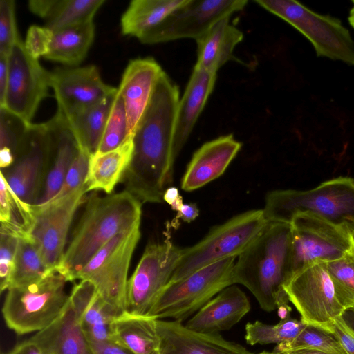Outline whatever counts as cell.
Segmentation results:
<instances>
[{
  "instance_id": "1",
  "label": "cell",
  "mask_w": 354,
  "mask_h": 354,
  "mask_svg": "<svg viewBox=\"0 0 354 354\" xmlns=\"http://www.w3.org/2000/svg\"><path fill=\"white\" fill-rule=\"evenodd\" d=\"M178 86L163 71L132 135L133 151L122 180L141 203H161L173 181Z\"/></svg>"
},
{
  "instance_id": "2",
  "label": "cell",
  "mask_w": 354,
  "mask_h": 354,
  "mask_svg": "<svg viewBox=\"0 0 354 354\" xmlns=\"http://www.w3.org/2000/svg\"><path fill=\"white\" fill-rule=\"evenodd\" d=\"M239 257L234 283L246 287L261 309L271 312L289 302L284 286L292 276L290 224L268 222Z\"/></svg>"
},
{
  "instance_id": "3",
  "label": "cell",
  "mask_w": 354,
  "mask_h": 354,
  "mask_svg": "<svg viewBox=\"0 0 354 354\" xmlns=\"http://www.w3.org/2000/svg\"><path fill=\"white\" fill-rule=\"evenodd\" d=\"M141 213V202L126 190L103 197L91 195L56 271L67 281L77 279L110 239L140 224Z\"/></svg>"
},
{
  "instance_id": "4",
  "label": "cell",
  "mask_w": 354,
  "mask_h": 354,
  "mask_svg": "<svg viewBox=\"0 0 354 354\" xmlns=\"http://www.w3.org/2000/svg\"><path fill=\"white\" fill-rule=\"evenodd\" d=\"M263 212L269 223L288 224L296 215L313 214L351 234L354 231V178L337 177L308 190L272 191L266 196Z\"/></svg>"
},
{
  "instance_id": "5",
  "label": "cell",
  "mask_w": 354,
  "mask_h": 354,
  "mask_svg": "<svg viewBox=\"0 0 354 354\" xmlns=\"http://www.w3.org/2000/svg\"><path fill=\"white\" fill-rule=\"evenodd\" d=\"M67 280L55 271L37 281L7 290L2 313L8 327L18 335L39 332L63 312L69 295Z\"/></svg>"
},
{
  "instance_id": "6",
  "label": "cell",
  "mask_w": 354,
  "mask_h": 354,
  "mask_svg": "<svg viewBox=\"0 0 354 354\" xmlns=\"http://www.w3.org/2000/svg\"><path fill=\"white\" fill-rule=\"evenodd\" d=\"M235 260L236 257L227 258L169 281L146 315L156 319L183 322L223 289L234 284Z\"/></svg>"
},
{
  "instance_id": "7",
  "label": "cell",
  "mask_w": 354,
  "mask_h": 354,
  "mask_svg": "<svg viewBox=\"0 0 354 354\" xmlns=\"http://www.w3.org/2000/svg\"><path fill=\"white\" fill-rule=\"evenodd\" d=\"M268 222L263 209L239 214L214 227L199 242L182 249L169 281H174L218 261L241 254L259 236Z\"/></svg>"
},
{
  "instance_id": "8",
  "label": "cell",
  "mask_w": 354,
  "mask_h": 354,
  "mask_svg": "<svg viewBox=\"0 0 354 354\" xmlns=\"http://www.w3.org/2000/svg\"><path fill=\"white\" fill-rule=\"evenodd\" d=\"M303 34L319 57L354 65V41L339 19L318 14L294 0H256Z\"/></svg>"
},
{
  "instance_id": "9",
  "label": "cell",
  "mask_w": 354,
  "mask_h": 354,
  "mask_svg": "<svg viewBox=\"0 0 354 354\" xmlns=\"http://www.w3.org/2000/svg\"><path fill=\"white\" fill-rule=\"evenodd\" d=\"M140 238V225L118 234L100 249L77 277V279L93 282L102 297L120 313L127 310L128 270Z\"/></svg>"
},
{
  "instance_id": "10",
  "label": "cell",
  "mask_w": 354,
  "mask_h": 354,
  "mask_svg": "<svg viewBox=\"0 0 354 354\" xmlns=\"http://www.w3.org/2000/svg\"><path fill=\"white\" fill-rule=\"evenodd\" d=\"M284 290L303 322L330 333L334 319L345 311L325 263L309 266L293 274Z\"/></svg>"
},
{
  "instance_id": "11",
  "label": "cell",
  "mask_w": 354,
  "mask_h": 354,
  "mask_svg": "<svg viewBox=\"0 0 354 354\" xmlns=\"http://www.w3.org/2000/svg\"><path fill=\"white\" fill-rule=\"evenodd\" d=\"M290 225L292 275L309 266L338 259L353 247L351 232L317 216L296 215Z\"/></svg>"
},
{
  "instance_id": "12",
  "label": "cell",
  "mask_w": 354,
  "mask_h": 354,
  "mask_svg": "<svg viewBox=\"0 0 354 354\" xmlns=\"http://www.w3.org/2000/svg\"><path fill=\"white\" fill-rule=\"evenodd\" d=\"M182 254V249L169 238L149 243L128 280L127 311L146 315L169 282Z\"/></svg>"
},
{
  "instance_id": "13",
  "label": "cell",
  "mask_w": 354,
  "mask_h": 354,
  "mask_svg": "<svg viewBox=\"0 0 354 354\" xmlns=\"http://www.w3.org/2000/svg\"><path fill=\"white\" fill-rule=\"evenodd\" d=\"M50 71L26 50L20 40L8 55V81L4 107L28 123H32L41 102L48 95Z\"/></svg>"
},
{
  "instance_id": "14",
  "label": "cell",
  "mask_w": 354,
  "mask_h": 354,
  "mask_svg": "<svg viewBox=\"0 0 354 354\" xmlns=\"http://www.w3.org/2000/svg\"><path fill=\"white\" fill-rule=\"evenodd\" d=\"M246 0H185L139 41L156 44L179 39L197 40L219 19L242 10Z\"/></svg>"
},
{
  "instance_id": "15",
  "label": "cell",
  "mask_w": 354,
  "mask_h": 354,
  "mask_svg": "<svg viewBox=\"0 0 354 354\" xmlns=\"http://www.w3.org/2000/svg\"><path fill=\"white\" fill-rule=\"evenodd\" d=\"M52 136L48 122L30 123L19 145L14 163L3 174L6 180L24 203L33 205L39 198L44 171L49 165Z\"/></svg>"
},
{
  "instance_id": "16",
  "label": "cell",
  "mask_w": 354,
  "mask_h": 354,
  "mask_svg": "<svg viewBox=\"0 0 354 354\" xmlns=\"http://www.w3.org/2000/svg\"><path fill=\"white\" fill-rule=\"evenodd\" d=\"M86 185L43 206L32 205L33 221L29 237L48 269L56 271L64 254L68 232L76 210L86 199Z\"/></svg>"
},
{
  "instance_id": "17",
  "label": "cell",
  "mask_w": 354,
  "mask_h": 354,
  "mask_svg": "<svg viewBox=\"0 0 354 354\" xmlns=\"http://www.w3.org/2000/svg\"><path fill=\"white\" fill-rule=\"evenodd\" d=\"M57 111L67 118L101 102L118 88L106 84L95 65L59 67L50 71Z\"/></svg>"
},
{
  "instance_id": "18",
  "label": "cell",
  "mask_w": 354,
  "mask_h": 354,
  "mask_svg": "<svg viewBox=\"0 0 354 354\" xmlns=\"http://www.w3.org/2000/svg\"><path fill=\"white\" fill-rule=\"evenodd\" d=\"M160 354H254L218 333L194 331L183 322L157 319Z\"/></svg>"
},
{
  "instance_id": "19",
  "label": "cell",
  "mask_w": 354,
  "mask_h": 354,
  "mask_svg": "<svg viewBox=\"0 0 354 354\" xmlns=\"http://www.w3.org/2000/svg\"><path fill=\"white\" fill-rule=\"evenodd\" d=\"M163 71L151 57L132 59L124 69L118 89L124 100L130 136L145 113Z\"/></svg>"
},
{
  "instance_id": "20",
  "label": "cell",
  "mask_w": 354,
  "mask_h": 354,
  "mask_svg": "<svg viewBox=\"0 0 354 354\" xmlns=\"http://www.w3.org/2000/svg\"><path fill=\"white\" fill-rule=\"evenodd\" d=\"M232 134L203 144L193 155L182 178L181 187L190 192L221 176L241 148Z\"/></svg>"
},
{
  "instance_id": "21",
  "label": "cell",
  "mask_w": 354,
  "mask_h": 354,
  "mask_svg": "<svg viewBox=\"0 0 354 354\" xmlns=\"http://www.w3.org/2000/svg\"><path fill=\"white\" fill-rule=\"evenodd\" d=\"M245 292L238 286H230L200 308L185 324L202 333H218L239 322L250 310Z\"/></svg>"
},
{
  "instance_id": "22",
  "label": "cell",
  "mask_w": 354,
  "mask_h": 354,
  "mask_svg": "<svg viewBox=\"0 0 354 354\" xmlns=\"http://www.w3.org/2000/svg\"><path fill=\"white\" fill-rule=\"evenodd\" d=\"M69 300L88 342L113 340L111 324L122 313L102 297L93 282L80 280L73 287Z\"/></svg>"
},
{
  "instance_id": "23",
  "label": "cell",
  "mask_w": 354,
  "mask_h": 354,
  "mask_svg": "<svg viewBox=\"0 0 354 354\" xmlns=\"http://www.w3.org/2000/svg\"><path fill=\"white\" fill-rule=\"evenodd\" d=\"M52 145L44 190L33 205L43 206L59 193L79 147L64 116L57 111L48 121Z\"/></svg>"
},
{
  "instance_id": "24",
  "label": "cell",
  "mask_w": 354,
  "mask_h": 354,
  "mask_svg": "<svg viewBox=\"0 0 354 354\" xmlns=\"http://www.w3.org/2000/svg\"><path fill=\"white\" fill-rule=\"evenodd\" d=\"M216 73L194 67L179 100L174 128L173 155H179L212 93Z\"/></svg>"
},
{
  "instance_id": "25",
  "label": "cell",
  "mask_w": 354,
  "mask_h": 354,
  "mask_svg": "<svg viewBox=\"0 0 354 354\" xmlns=\"http://www.w3.org/2000/svg\"><path fill=\"white\" fill-rule=\"evenodd\" d=\"M30 339L43 354H93L69 299L61 315Z\"/></svg>"
},
{
  "instance_id": "26",
  "label": "cell",
  "mask_w": 354,
  "mask_h": 354,
  "mask_svg": "<svg viewBox=\"0 0 354 354\" xmlns=\"http://www.w3.org/2000/svg\"><path fill=\"white\" fill-rule=\"evenodd\" d=\"M230 17L217 21L196 40L197 61L194 67L216 73L226 62L237 60L233 52L243 40V34L230 23Z\"/></svg>"
},
{
  "instance_id": "27",
  "label": "cell",
  "mask_w": 354,
  "mask_h": 354,
  "mask_svg": "<svg viewBox=\"0 0 354 354\" xmlns=\"http://www.w3.org/2000/svg\"><path fill=\"white\" fill-rule=\"evenodd\" d=\"M133 151L132 136L118 148L90 157L86 180L87 192L101 190L109 194L123 178Z\"/></svg>"
},
{
  "instance_id": "28",
  "label": "cell",
  "mask_w": 354,
  "mask_h": 354,
  "mask_svg": "<svg viewBox=\"0 0 354 354\" xmlns=\"http://www.w3.org/2000/svg\"><path fill=\"white\" fill-rule=\"evenodd\" d=\"M157 319L124 311L111 324L112 338L135 354H151L159 349Z\"/></svg>"
},
{
  "instance_id": "29",
  "label": "cell",
  "mask_w": 354,
  "mask_h": 354,
  "mask_svg": "<svg viewBox=\"0 0 354 354\" xmlns=\"http://www.w3.org/2000/svg\"><path fill=\"white\" fill-rule=\"evenodd\" d=\"M117 92L97 104L64 117L79 149L90 156L98 150Z\"/></svg>"
},
{
  "instance_id": "30",
  "label": "cell",
  "mask_w": 354,
  "mask_h": 354,
  "mask_svg": "<svg viewBox=\"0 0 354 354\" xmlns=\"http://www.w3.org/2000/svg\"><path fill=\"white\" fill-rule=\"evenodd\" d=\"M95 30L92 21L54 32L49 53L44 58L66 67L78 66L87 56Z\"/></svg>"
},
{
  "instance_id": "31",
  "label": "cell",
  "mask_w": 354,
  "mask_h": 354,
  "mask_svg": "<svg viewBox=\"0 0 354 354\" xmlns=\"http://www.w3.org/2000/svg\"><path fill=\"white\" fill-rule=\"evenodd\" d=\"M185 0H133L123 12L120 26L124 35L138 40L158 26Z\"/></svg>"
},
{
  "instance_id": "32",
  "label": "cell",
  "mask_w": 354,
  "mask_h": 354,
  "mask_svg": "<svg viewBox=\"0 0 354 354\" xmlns=\"http://www.w3.org/2000/svg\"><path fill=\"white\" fill-rule=\"evenodd\" d=\"M1 231L19 239H30L29 233L33 221L32 205L21 201L8 185L0 173Z\"/></svg>"
},
{
  "instance_id": "33",
  "label": "cell",
  "mask_w": 354,
  "mask_h": 354,
  "mask_svg": "<svg viewBox=\"0 0 354 354\" xmlns=\"http://www.w3.org/2000/svg\"><path fill=\"white\" fill-rule=\"evenodd\" d=\"M104 0H52L44 19L53 32L61 29L93 21Z\"/></svg>"
},
{
  "instance_id": "34",
  "label": "cell",
  "mask_w": 354,
  "mask_h": 354,
  "mask_svg": "<svg viewBox=\"0 0 354 354\" xmlns=\"http://www.w3.org/2000/svg\"><path fill=\"white\" fill-rule=\"evenodd\" d=\"M307 324L301 319L289 317L274 325L259 321L245 325V339L251 346L256 344H286L294 340Z\"/></svg>"
},
{
  "instance_id": "35",
  "label": "cell",
  "mask_w": 354,
  "mask_h": 354,
  "mask_svg": "<svg viewBox=\"0 0 354 354\" xmlns=\"http://www.w3.org/2000/svg\"><path fill=\"white\" fill-rule=\"evenodd\" d=\"M53 272L55 270L48 268L31 240L19 239L10 286L37 281Z\"/></svg>"
},
{
  "instance_id": "36",
  "label": "cell",
  "mask_w": 354,
  "mask_h": 354,
  "mask_svg": "<svg viewBox=\"0 0 354 354\" xmlns=\"http://www.w3.org/2000/svg\"><path fill=\"white\" fill-rule=\"evenodd\" d=\"M337 298L345 311L354 307V247L342 257L326 263Z\"/></svg>"
},
{
  "instance_id": "37",
  "label": "cell",
  "mask_w": 354,
  "mask_h": 354,
  "mask_svg": "<svg viewBox=\"0 0 354 354\" xmlns=\"http://www.w3.org/2000/svg\"><path fill=\"white\" fill-rule=\"evenodd\" d=\"M296 349H311L327 354H347L333 335L310 325H306L294 340L277 345L273 351L286 352Z\"/></svg>"
},
{
  "instance_id": "38",
  "label": "cell",
  "mask_w": 354,
  "mask_h": 354,
  "mask_svg": "<svg viewBox=\"0 0 354 354\" xmlns=\"http://www.w3.org/2000/svg\"><path fill=\"white\" fill-rule=\"evenodd\" d=\"M130 136L124 100L118 89L97 153L113 150Z\"/></svg>"
},
{
  "instance_id": "39",
  "label": "cell",
  "mask_w": 354,
  "mask_h": 354,
  "mask_svg": "<svg viewBox=\"0 0 354 354\" xmlns=\"http://www.w3.org/2000/svg\"><path fill=\"white\" fill-rule=\"evenodd\" d=\"M30 124L7 109L0 107V149L8 147L16 156Z\"/></svg>"
},
{
  "instance_id": "40",
  "label": "cell",
  "mask_w": 354,
  "mask_h": 354,
  "mask_svg": "<svg viewBox=\"0 0 354 354\" xmlns=\"http://www.w3.org/2000/svg\"><path fill=\"white\" fill-rule=\"evenodd\" d=\"M14 0L0 1V54L9 55L19 37Z\"/></svg>"
},
{
  "instance_id": "41",
  "label": "cell",
  "mask_w": 354,
  "mask_h": 354,
  "mask_svg": "<svg viewBox=\"0 0 354 354\" xmlns=\"http://www.w3.org/2000/svg\"><path fill=\"white\" fill-rule=\"evenodd\" d=\"M90 157L88 154L79 149L66 174L61 189L50 201L62 198L85 185Z\"/></svg>"
},
{
  "instance_id": "42",
  "label": "cell",
  "mask_w": 354,
  "mask_h": 354,
  "mask_svg": "<svg viewBox=\"0 0 354 354\" xmlns=\"http://www.w3.org/2000/svg\"><path fill=\"white\" fill-rule=\"evenodd\" d=\"M0 240V290L3 292L11 285L19 238L1 232Z\"/></svg>"
},
{
  "instance_id": "43",
  "label": "cell",
  "mask_w": 354,
  "mask_h": 354,
  "mask_svg": "<svg viewBox=\"0 0 354 354\" xmlns=\"http://www.w3.org/2000/svg\"><path fill=\"white\" fill-rule=\"evenodd\" d=\"M53 37V32L45 26L32 25L26 32L24 42L25 49L36 59L45 57L49 53Z\"/></svg>"
},
{
  "instance_id": "44",
  "label": "cell",
  "mask_w": 354,
  "mask_h": 354,
  "mask_svg": "<svg viewBox=\"0 0 354 354\" xmlns=\"http://www.w3.org/2000/svg\"><path fill=\"white\" fill-rule=\"evenodd\" d=\"M330 333L347 354H354V330L347 324L342 315L334 319Z\"/></svg>"
},
{
  "instance_id": "45",
  "label": "cell",
  "mask_w": 354,
  "mask_h": 354,
  "mask_svg": "<svg viewBox=\"0 0 354 354\" xmlns=\"http://www.w3.org/2000/svg\"><path fill=\"white\" fill-rule=\"evenodd\" d=\"M89 343L93 354H135L130 349L113 340Z\"/></svg>"
},
{
  "instance_id": "46",
  "label": "cell",
  "mask_w": 354,
  "mask_h": 354,
  "mask_svg": "<svg viewBox=\"0 0 354 354\" xmlns=\"http://www.w3.org/2000/svg\"><path fill=\"white\" fill-rule=\"evenodd\" d=\"M8 81V56L0 54V106L3 104Z\"/></svg>"
},
{
  "instance_id": "47",
  "label": "cell",
  "mask_w": 354,
  "mask_h": 354,
  "mask_svg": "<svg viewBox=\"0 0 354 354\" xmlns=\"http://www.w3.org/2000/svg\"><path fill=\"white\" fill-rule=\"evenodd\" d=\"M1 354H43L39 346L31 339L25 341L10 351Z\"/></svg>"
},
{
  "instance_id": "48",
  "label": "cell",
  "mask_w": 354,
  "mask_h": 354,
  "mask_svg": "<svg viewBox=\"0 0 354 354\" xmlns=\"http://www.w3.org/2000/svg\"><path fill=\"white\" fill-rule=\"evenodd\" d=\"M163 201L169 204L174 211L178 212L183 205V200L177 188L170 186L165 192Z\"/></svg>"
},
{
  "instance_id": "49",
  "label": "cell",
  "mask_w": 354,
  "mask_h": 354,
  "mask_svg": "<svg viewBox=\"0 0 354 354\" xmlns=\"http://www.w3.org/2000/svg\"><path fill=\"white\" fill-rule=\"evenodd\" d=\"M177 213L178 218L190 223L198 216L199 211L196 203H187L183 204Z\"/></svg>"
},
{
  "instance_id": "50",
  "label": "cell",
  "mask_w": 354,
  "mask_h": 354,
  "mask_svg": "<svg viewBox=\"0 0 354 354\" xmlns=\"http://www.w3.org/2000/svg\"><path fill=\"white\" fill-rule=\"evenodd\" d=\"M15 156L10 149H0V167L1 169L10 167L15 162Z\"/></svg>"
},
{
  "instance_id": "51",
  "label": "cell",
  "mask_w": 354,
  "mask_h": 354,
  "mask_svg": "<svg viewBox=\"0 0 354 354\" xmlns=\"http://www.w3.org/2000/svg\"><path fill=\"white\" fill-rule=\"evenodd\" d=\"M291 307L288 304H283L277 308V314L281 319L290 317Z\"/></svg>"
},
{
  "instance_id": "52",
  "label": "cell",
  "mask_w": 354,
  "mask_h": 354,
  "mask_svg": "<svg viewBox=\"0 0 354 354\" xmlns=\"http://www.w3.org/2000/svg\"><path fill=\"white\" fill-rule=\"evenodd\" d=\"M280 354H327L319 351L311 349H296L290 350L286 352H277Z\"/></svg>"
},
{
  "instance_id": "53",
  "label": "cell",
  "mask_w": 354,
  "mask_h": 354,
  "mask_svg": "<svg viewBox=\"0 0 354 354\" xmlns=\"http://www.w3.org/2000/svg\"><path fill=\"white\" fill-rule=\"evenodd\" d=\"M342 316L347 324L354 330V312L350 309L347 310Z\"/></svg>"
},
{
  "instance_id": "54",
  "label": "cell",
  "mask_w": 354,
  "mask_h": 354,
  "mask_svg": "<svg viewBox=\"0 0 354 354\" xmlns=\"http://www.w3.org/2000/svg\"><path fill=\"white\" fill-rule=\"evenodd\" d=\"M352 3L353 5L349 13L348 21L351 26L354 28V0L352 1Z\"/></svg>"
},
{
  "instance_id": "55",
  "label": "cell",
  "mask_w": 354,
  "mask_h": 354,
  "mask_svg": "<svg viewBox=\"0 0 354 354\" xmlns=\"http://www.w3.org/2000/svg\"><path fill=\"white\" fill-rule=\"evenodd\" d=\"M258 354H280L279 353H277V352H274V351H272V352H268V351H262Z\"/></svg>"
},
{
  "instance_id": "56",
  "label": "cell",
  "mask_w": 354,
  "mask_h": 354,
  "mask_svg": "<svg viewBox=\"0 0 354 354\" xmlns=\"http://www.w3.org/2000/svg\"><path fill=\"white\" fill-rule=\"evenodd\" d=\"M351 241L353 243V245L354 247V231L351 234Z\"/></svg>"
},
{
  "instance_id": "57",
  "label": "cell",
  "mask_w": 354,
  "mask_h": 354,
  "mask_svg": "<svg viewBox=\"0 0 354 354\" xmlns=\"http://www.w3.org/2000/svg\"><path fill=\"white\" fill-rule=\"evenodd\" d=\"M151 354H160V353L159 350H157V351H154V352H153V353H151Z\"/></svg>"
},
{
  "instance_id": "58",
  "label": "cell",
  "mask_w": 354,
  "mask_h": 354,
  "mask_svg": "<svg viewBox=\"0 0 354 354\" xmlns=\"http://www.w3.org/2000/svg\"><path fill=\"white\" fill-rule=\"evenodd\" d=\"M350 310H353L354 312V307L351 308Z\"/></svg>"
}]
</instances>
